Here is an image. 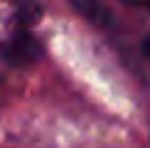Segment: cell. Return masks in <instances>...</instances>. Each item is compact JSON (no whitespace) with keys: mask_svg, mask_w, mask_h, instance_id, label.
<instances>
[{"mask_svg":"<svg viewBox=\"0 0 150 148\" xmlns=\"http://www.w3.org/2000/svg\"><path fill=\"white\" fill-rule=\"evenodd\" d=\"M122 3H128V6H145V9H150V0H122Z\"/></svg>","mask_w":150,"mask_h":148,"instance_id":"2","label":"cell"},{"mask_svg":"<svg viewBox=\"0 0 150 148\" xmlns=\"http://www.w3.org/2000/svg\"><path fill=\"white\" fill-rule=\"evenodd\" d=\"M33 25V0H0V76L31 56Z\"/></svg>","mask_w":150,"mask_h":148,"instance_id":"1","label":"cell"},{"mask_svg":"<svg viewBox=\"0 0 150 148\" xmlns=\"http://www.w3.org/2000/svg\"><path fill=\"white\" fill-rule=\"evenodd\" d=\"M147 56H150V42H147Z\"/></svg>","mask_w":150,"mask_h":148,"instance_id":"3","label":"cell"}]
</instances>
